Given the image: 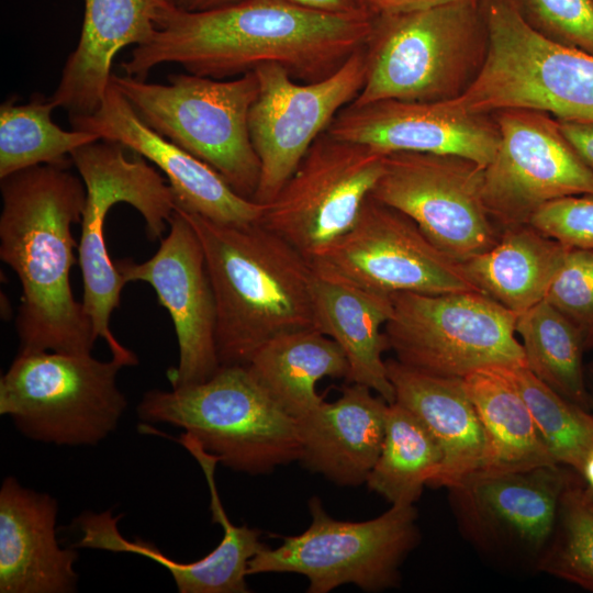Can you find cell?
<instances>
[{
  "label": "cell",
  "instance_id": "6da1fadb",
  "mask_svg": "<svg viewBox=\"0 0 593 593\" xmlns=\"http://www.w3.org/2000/svg\"><path fill=\"white\" fill-rule=\"evenodd\" d=\"M370 16L327 14L288 0H240L188 12L166 4L152 38L121 63L125 75L146 80L158 65L179 64L193 75L225 79L278 64L302 82L336 71L365 46Z\"/></svg>",
  "mask_w": 593,
  "mask_h": 593
},
{
  "label": "cell",
  "instance_id": "7a4b0ae2",
  "mask_svg": "<svg viewBox=\"0 0 593 593\" xmlns=\"http://www.w3.org/2000/svg\"><path fill=\"white\" fill-rule=\"evenodd\" d=\"M0 258L18 276L19 351L92 354L97 336L76 301L71 224L81 222L86 187L58 165H37L0 179Z\"/></svg>",
  "mask_w": 593,
  "mask_h": 593
},
{
  "label": "cell",
  "instance_id": "3957f363",
  "mask_svg": "<svg viewBox=\"0 0 593 593\" xmlns=\"http://www.w3.org/2000/svg\"><path fill=\"white\" fill-rule=\"evenodd\" d=\"M177 209L203 248L221 366H246L270 339L314 327L315 272L299 250L260 222L222 224Z\"/></svg>",
  "mask_w": 593,
  "mask_h": 593
},
{
  "label": "cell",
  "instance_id": "277c9868",
  "mask_svg": "<svg viewBox=\"0 0 593 593\" xmlns=\"http://www.w3.org/2000/svg\"><path fill=\"white\" fill-rule=\"evenodd\" d=\"M489 33L479 2H451L371 18L366 78L351 102L452 101L479 77Z\"/></svg>",
  "mask_w": 593,
  "mask_h": 593
},
{
  "label": "cell",
  "instance_id": "5b68a950",
  "mask_svg": "<svg viewBox=\"0 0 593 593\" xmlns=\"http://www.w3.org/2000/svg\"><path fill=\"white\" fill-rule=\"evenodd\" d=\"M143 424L182 428L220 463L250 475L299 461L296 421L262 389L246 366H221L206 381L145 392Z\"/></svg>",
  "mask_w": 593,
  "mask_h": 593
},
{
  "label": "cell",
  "instance_id": "8992f818",
  "mask_svg": "<svg viewBox=\"0 0 593 593\" xmlns=\"http://www.w3.org/2000/svg\"><path fill=\"white\" fill-rule=\"evenodd\" d=\"M111 85L147 126L253 200L260 172L249 132V112L259 89L255 71L227 80L174 74L167 85L112 74Z\"/></svg>",
  "mask_w": 593,
  "mask_h": 593
},
{
  "label": "cell",
  "instance_id": "52a82bcc",
  "mask_svg": "<svg viewBox=\"0 0 593 593\" xmlns=\"http://www.w3.org/2000/svg\"><path fill=\"white\" fill-rule=\"evenodd\" d=\"M126 149L119 143L98 139L75 149L70 159L86 187L78 245L81 303L96 336L107 343L112 357L131 367L138 363L137 356L115 338L110 327L126 282L105 245V217L113 205L127 203L142 215L147 238L160 240L169 227L176 201L168 181L143 156L134 153L128 158Z\"/></svg>",
  "mask_w": 593,
  "mask_h": 593
},
{
  "label": "cell",
  "instance_id": "ba28073f",
  "mask_svg": "<svg viewBox=\"0 0 593 593\" xmlns=\"http://www.w3.org/2000/svg\"><path fill=\"white\" fill-rule=\"evenodd\" d=\"M479 4L489 33L486 59L477 80L451 102L475 113L521 108L593 122V55L537 34L512 0Z\"/></svg>",
  "mask_w": 593,
  "mask_h": 593
},
{
  "label": "cell",
  "instance_id": "9c48e42d",
  "mask_svg": "<svg viewBox=\"0 0 593 593\" xmlns=\"http://www.w3.org/2000/svg\"><path fill=\"white\" fill-rule=\"evenodd\" d=\"M126 367L92 354L19 351L0 379V414L25 437L59 446H96L127 406L116 384Z\"/></svg>",
  "mask_w": 593,
  "mask_h": 593
},
{
  "label": "cell",
  "instance_id": "30bf717a",
  "mask_svg": "<svg viewBox=\"0 0 593 593\" xmlns=\"http://www.w3.org/2000/svg\"><path fill=\"white\" fill-rule=\"evenodd\" d=\"M391 299L384 334L401 363L461 379L479 369L526 367L517 314L486 294L396 292Z\"/></svg>",
  "mask_w": 593,
  "mask_h": 593
},
{
  "label": "cell",
  "instance_id": "8fae6325",
  "mask_svg": "<svg viewBox=\"0 0 593 593\" xmlns=\"http://www.w3.org/2000/svg\"><path fill=\"white\" fill-rule=\"evenodd\" d=\"M311 524L301 534L283 536L277 548L265 546L249 561L247 574L298 573L309 593H327L344 584L366 592L399 586L400 568L421 535L414 504H394L363 522L329 516L322 501H309Z\"/></svg>",
  "mask_w": 593,
  "mask_h": 593
},
{
  "label": "cell",
  "instance_id": "7c38bea8",
  "mask_svg": "<svg viewBox=\"0 0 593 593\" xmlns=\"http://www.w3.org/2000/svg\"><path fill=\"white\" fill-rule=\"evenodd\" d=\"M385 156L324 132L266 204L259 222L311 262L355 225L383 171Z\"/></svg>",
  "mask_w": 593,
  "mask_h": 593
},
{
  "label": "cell",
  "instance_id": "4fadbf2b",
  "mask_svg": "<svg viewBox=\"0 0 593 593\" xmlns=\"http://www.w3.org/2000/svg\"><path fill=\"white\" fill-rule=\"evenodd\" d=\"M311 266L320 278L389 295L481 292L463 265L436 247L412 219L371 195L351 230Z\"/></svg>",
  "mask_w": 593,
  "mask_h": 593
},
{
  "label": "cell",
  "instance_id": "5bb4252c",
  "mask_svg": "<svg viewBox=\"0 0 593 593\" xmlns=\"http://www.w3.org/2000/svg\"><path fill=\"white\" fill-rule=\"evenodd\" d=\"M483 174L484 167L459 156L390 153L370 195L407 215L462 264L489 250L502 234L483 201Z\"/></svg>",
  "mask_w": 593,
  "mask_h": 593
},
{
  "label": "cell",
  "instance_id": "9a60e30c",
  "mask_svg": "<svg viewBox=\"0 0 593 593\" xmlns=\"http://www.w3.org/2000/svg\"><path fill=\"white\" fill-rule=\"evenodd\" d=\"M258 96L249 132L260 172L253 200L270 203L315 139L359 94L366 78L365 46L332 75L313 82L294 79L278 64L256 68Z\"/></svg>",
  "mask_w": 593,
  "mask_h": 593
},
{
  "label": "cell",
  "instance_id": "2e32d148",
  "mask_svg": "<svg viewBox=\"0 0 593 593\" xmlns=\"http://www.w3.org/2000/svg\"><path fill=\"white\" fill-rule=\"evenodd\" d=\"M578 475L558 463L478 471L448 488L449 501L459 529L478 549L537 571L562 495Z\"/></svg>",
  "mask_w": 593,
  "mask_h": 593
},
{
  "label": "cell",
  "instance_id": "e0dca14e",
  "mask_svg": "<svg viewBox=\"0 0 593 593\" xmlns=\"http://www.w3.org/2000/svg\"><path fill=\"white\" fill-rule=\"evenodd\" d=\"M492 114L500 143L484 167L482 193L501 230L528 223L552 200L593 194V171L566 139L555 116L521 108Z\"/></svg>",
  "mask_w": 593,
  "mask_h": 593
},
{
  "label": "cell",
  "instance_id": "ac0fdd59",
  "mask_svg": "<svg viewBox=\"0 0 593 593\" xmlns=\"http://www.w3.org/2000/svg\"><path fill=\"white\" fill-rule=\"evenodd\" d=\"M125 280L152 286L174 323L179 360L167 371L171 388L198 384L221 367L215 342L216 306L200 239L176 208L169 233L147 260L114 261Z\"/></svg>",
  "mask_w": 593,
  "mask_h": 593
},
{
  "label": "cell",
  "instance_id": "d6986e66",
  "mask_svg": "<svg viewBox=\"0 0 593 593\" xmlns=\"http://www.w3.org/2000/svg\"><path fill=\"white\" fill-rule=\"evenodd\" d=\"M327 132L385 154L452 155L482 167L492 161L500 143L492 113L470 112L451 101L350 103L336 115Z\"/></svg>",
  "mask_w": 593,
  "mask_h": 593
},
{
  "label": "cell",
  "instance_id": "ffe728a7",
  "mask_svg": "<svg viewBox=\"0 0 593 593\" xmlns=\"http://www.w3.org/2000/svg\"><path fill=\"white\" fill-rule=\"evenodd\" d=\"M69 123L74 130L119 143L154 164L165 174L176 208L231 225L253 224L262 217L266 205L238 194L206 163L147 126L111 83L94 113L69 118Z\"/></svg>",
  "mask_w": 593,
  "mask_h": 593
},
{
  "label": "cell",
  "instance_id": "44dd1931",
  "mask_svg": "<svg viewBox=\"0 0 593 593\" xmlns=\"http://www.w3.org/2000/svg\"><path fill=\"white\" fill-rule=\"evenodd\" d=\"M58 503L8 475L0 488V592L71 593L78 553L57 540Z\"/></svg>",
  "mask_w": 593,
  "mask_h": 593
},
{
  "label": "cell",
  "instance_id": "7402d4cb",
  "mask_svg": "<svg viewBox=\"0 0 593 593\" xmlns=\"http://www.w3.org/2000/svg\"><path fill=\"white\" fill-rule=\"evenodd\" d=\"M358 383L296 421L301 465L340 486L366 483L381 451L388 403Z\"/></svg>",
  "mask_w": 593,
  "mask_h": 593
},
{
  "label": "cell",
  "instance_id": "603a6c76",
  "mask_svg": "<svg viewBox=\"0 0 593 593\" xmlns=\"http://www.w3.org/2000/svg\"><path fill=\"white\" fill-rule=\"evenodd\" d=\"M165 0H85L82 27L51 97L68 116H87L101 105L116 54L147 43Z\"/></svg>",
  "mask_w": 593,
  "mask_h": 593
},
{
  "label": "cell",
  "instance_id": "cb8c5ba5",
  "mask_svg": "<svg viewBox=\"0 0 593 593\" xmlns=\"http://www.w3.org/2000/svg\"><path fill=\"white\" fill-rule=\"evenodd\" d=\"M385 363L394 402L421 419L443 451L440 469L428 486L448 489L482 470L488 458L486 437L463 379L421 372L396 359Z\"/></svg>",
  "mask_w": 593,
  "mask_h": 593
},
{
  "label": "cell",
  "instance_id": "d4e9b609",
  "mask_svg": "<svg viewBox=\"0 0 593 593\" xmlns=\"http://www.w3.org/2000/svg\"><path fill=\"white\" fill-rule=\"evenodd\" d=\"M391 314V295L315 275L314 327L344 351L349 366L346 381L368 387L388 403L395 399L382 357L390 349L384 325Z\"/></svg>",
  "mask_w": 593,
  "mask_h": 593
},
{
  "label": "cell",
  "instance_id": "484cf974",
  "mask_svg": "<svg viewBox=\"0 0 593 593\" xmlns=\"http://www.w3.org/2000/svg\"><path fill=\"white\" fill-rule=\"evenodd\" d=\"M247 369L269 396L295 421L324 399L316 383L324 378L347 379V358L328 336L314 327L279 335L249 359Z\"/></svg>",
  "mask_w": 593,
  "mask_h": 593
},
{
  "label": "cell",
  "instance_id": "4316f807",
  "mask_svg": "<svg viewBox=\"0 0 593 593\" xmlns=\"http://www.w3.org/2000/svg\"><path fill=\"white\" fill-rule=\"evenodd\" d=\"M567 248L525 223L503 228L494 246L462 265L482 293L518 315L545 299Z\"/></svg>",
  "mask_w": 593,
  "mask_h": 593
},
{
  "label": "cell",
  "instance_id": "83f0119b",
  "mask_svg": "<svg viewBox=\"0 0 593 593\" xmlns=\"http://www.w3.org/2000/svg\"><path fill=\"white\" fill-rule=\"evenodd\" d=\"M463 384L486 437L488 458L480 471H516L557 463L524 399L501 368L475 370L463 378Z\"/></svg>",
  "mask_w": 593,
  "mask_h": 593
},
{
  "label": "cell",
  "instance_id": "f1b7e54d",
  "mask_svg": "<svg viewBox=\"0 0 593 593\" xmlns=\"http://www.w3.org/2000/svg\"><path fill=\"white\" fill-rule=\"evenodd\" d=\"M443 451L421 419L398 402L385 416L380 455L366 484L391 505L414 504L440 469Z\"/></svg>",
  "mask_w": 593,
  "mask_h": 593
},
{
  "label": "cell",
  "instance_id": "f546056e",
  "mask_svg": "<svg viewBox=\"0 0 593 593\" xmlns=\"http://www.w3.org/2000/svg\"><path fill=\"white\" fill-rule=\"evenodd\" d=\"M516 334L526 367L552 390L591 411L585 348L577 327L544 299L517 315Z\"/></svg>",
  "mask_w": 593,
  "mask_h": 593
},
{
  "label": "cell",
  "instance_id": "4dcf8cb0",
  "mask_svg": "<svg viewBox=\"0 0 593 593\" xmlns=\"http://www.w3.org/2000/svg\"><path fill=\"white\" fill-rule=\"evenodd\" d=\"M55 108L51 98L41 94L23 104H16L14 98L1 104L0 179L37 165L68 167L75 149L100 139L92 133L56 125L52 120Z\"/></svg>",
  "mask_w": 593,
  "mask_h": 593
},
{
  "label": "cell",
  "instance_id": "1f68e13d",
  "mask_svg": "<svg viewBox=\"0 0 593 593\" xmlns=\"http://www.w3.org/2000/svg\"><path fill=\"white\" fill-rule=\"evenodd\" d=\"M501 369L524 399L553 460L579 474L593 447V412L552 390L527 367Z\"/></svg>",
  "mask_w": 593,
  "mask_h": 593
},
{
  "label": "cell",
  "instance_id": "d6a6232c",
  "mask_svg": "<svg viewBox=\"0 0 593 593\" xmlns=\"http://www.w3.org/2000/svg\"><path fill=\"white\" fill-rule=\"evenodd\" d=\"M194 458L201 466L211 495L213 522L223 528L221 542L210 553L190 562L189 593H246L249 561L266 545L261 532L247 525H233L223 508L215 484L216 457L198 450Z\"/></svg>",
  "mask_w": 593,
  "mask_h": 593
},
{
  "label": "cell",
  "instance_id": "836d02e7",
  "mask_svg": "<svg viewBox=\"0 0 593 593\" xmlns=\"http://www.w3.org/2000/svg\"><path fill=\"white\" fill-rule=\"evenodd\" d=\"M537 571L593 592V501L578 475L564 491Z\"/></svg>",
  "mask_w": 593,
  "mask_h": 593
},
{
  "label": "cell",
  "instance_id": "e575fe53",
  "mask_svg": "<svg viewBox=\"0 0 593 593\" xmlns=\"http://www.w3.org/2000/svg\"><path fill=\"white\" fill-rule=\"evenodd\" d=\"M537 34L593 55V0H512Z\"/></svg>",
  "mask_w": 593,
  "mask_h": 593
},
{
  "label": "cell",
  "instance_id": "d590c367",
  "mask_svg": "<svg viewBox=\"0 0 593 593\" xmlns=\"http://www.w3.org/2000/svg\"><path fill=\"white\" fill-rule=\"evenodd\" d=\"M593 350V250L567 248L545 296Z\"/></svg>",
  "mask_w": 593,
  "mask_h": 593
},
{
  "label": "cell",
  "instance_id": "8d00e7d4",
  "mask_svg": "<svg viewBox=\"0 0 593 593\" xmlns=\"http://www.w3.org/2000/svg\"><path fill=\"white\" fill-rule=\"evenodd\" d=\"M528 224L568 248L593 250V194L547 202L530 216Z\"/></svg>",
  "mask_w": 593,
  "mask_h": 593
},
{
  "label": "cell",
  "instance_id": "74e56055",
  "mask_svg": "<svg viewBox=\"0 0 593 593\" xmlns=\"http://www.w3.org/2000/svg\"><path fill=\"white\" fill-rule=\"evenodd\" d=\"M558 124L566 139L593 171V122L558 120Z\"/></svg>",
  "mask_w": 593,
  "mask_h": 593
},
{
  "label": "cell",
  "instance_id": "f35d334b",
  "mask_svg": "<svg viewBox=\"0 0 593 593\" xmlns=\"http://www.w3.org/2000/svg\"><path fill=\"white\" fill-rule=\"evenodd\" d=\"M479 2L480 0H356L369 16L383 13L410 11L451 2Z\"/></svg>",
  "mask_w": 593,
  "mask_h": 593
},
{
  "label": "cell",
  "instance_id": "ab89813d",
  "mask_svg": "<svg viewBox=\"0 0 593 593\" xmlns=\"http://www.w3.org/2000/svg\"><path fill=\"white\" fill-rule=\"evenodd\" d=\"M310 10L346 16H369L357 4L356 0H288ZM371 18V16H370Z\"/></svg>",
  "mask_w": 593,
  "mask_h": 593
},
{
  "label": "cell",
  "instance_id": "60d3db41",
  "mask_svg": "<svg viewBox=\"0 0 593 593\" xmlns=\"http://www.w3.org/2000/svg\"><path fill=\"white\" fill-rule=\"evenodd\" d=\"M171 7L188 11V12H200L212 10L228 4H233L240 0H165Z\"/></svg>",
  "mask_w": 593,
  "mask_h": 593
},
{
  "label": "cell",
  "instance_id": "b9f144b4",
  "mask_svg": "<svg viewBox=\"0 0 593 593\" xmlns=\"http://www.w3.org/2000/svg\"><path fill=\"white\" fill-rule=\"evenodd\" d=\"M579 475L585 493L593 501V447L588 452L580 469Z\"/></svg>",
  "mask_w": 593,
  "mask_h": 593
},
{
  "label": "cell",
  "instance_id": "7bdbcfd3",
  "mask_svg": "<svg viewBox=\"0 0 593 593\" xmlns=\"http://www.w3.org/2000/svg\"><path fill=\"white\" fill-rule=\"evenodd\" d=\"M585 378L590 395L591 411L593 412V361L585 366Z\"/></svg>",
  "mask_w": 593,
  "mask_h": 593
}]
</instances>
